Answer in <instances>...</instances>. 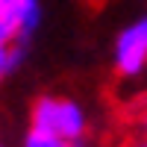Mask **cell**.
Segmentation results:
<instances>
[{"label":"cell","mask_w":147,"mask_h":147,"mask_svg":"<svg viewBox=\"0 0 147 147\" xmlns=\"http://www.w3.org/2000/svg\"><path fill=\"white\" fill-rule=\"evenodd\" d=\"M30 127L44 129L53 136L65 138L71 144L85 141V129H88V112L82 109L80 100L74 97H59V94H44L32 103L30 112Z\"/></svg>","instance_id":"cell-1"},{"label":"cell","mask_w":147,"mask_h":147,"mask_svg":"<svg viewBox=\"0 0 147 147\" xmlns=\"http://www.w3.org/2000/svg\"><path fill=\"white\" fill-rule=\"evenodd\" d=\"M112 65L124 80H138L147 71V12L118 32L112 47Z\"/></svg>","instance_id":"cell-2"},{"label":"cell","mask_w":147,"mask_h":147,"mask_svg":"<svg viewBox=\"0 0 147 147\" xmlns=\"http://www.w3.org/2000/svg\"><path fill=\"white\" fill-rule=\"evenodd\" d=\"M35 6V0H0V32H15L21 27V18ZM18 44V41H15Z\"/></svg>","instance_id":"cell-3"},{"label":"cell","mask_w":147,"mask_h":147,"mask_svg":"<svg viewBox=\"0 0 147 147\" xmlns=\"http://www.w3.org/2000/svg\"><path fill=\"white\" fill-rule=\"evenodd\" d=\"M21 147H71V141L53 136V132H44V129H27V136H24Z\"/></svg>","instance_id":"cell-4"},{"label":"cell","mask_w":147,"mask_h":147,"mask_svg":"<svg viewBox=\"0 0 147 147\" xmlns=\"http://www.w3.org/2000/svg\"><path fill=\"white\" fill-rule=\"evenodd\" d=\"M24 56H27V47H18V44L0 47V85H3V80L24 62Z\"/></svg>","instance_id":"cell-5"},{"label":"cell","mask_w":147,"mask_h":147,"mask_svg":"<svg viewBox=\"0 0 147 147\" xmlns=\"http://www.w3.org/2000/svg\"><path fill=\"white\" fill-rule=\"evenodd\" d=\"M141 127H144V138H147V112H144V118H141Z\"/></svg>","instance_id":"cell-6"},{"label":"cell","mask_w":147,"mask_h":147,"mask_svg":"<svg viewBox=\"0 0 147 147\" xmlns=\"http://www.w3.org/2000/svg\"><path fill=\"white\" fill-rule=\"evenodd\" d=\"M132 147H147V138H144V141H138V144H132Z\"/></svg>","instance_id":"cell-7"},{"label":"cell","mask_w":147,"mask_h":147,"mask_svg":"<svg viewBox=\"0 0 147 147\" xmlns=\"http://www.w3.org/2000/svg\"><path fill=\"white\" fill-rule=\"evenodd\" d=\"M0 147H9V144H6V141H3V138H0Z\"/></svg>","instance_id":"cell-8"},{"label":"cell","mask_w":147,"mask_h":147,"mask_svg":"<svg viewBox=\"0 0 147 147\" xmlns=\"http://www.w3.org/2000/svg\"><path fill=\"white\" fill-rule=\"evenodd\" d=\"M144 74H147V71H144Z\"/></svg>","instance_id":"cell-9"}]
</instances>
